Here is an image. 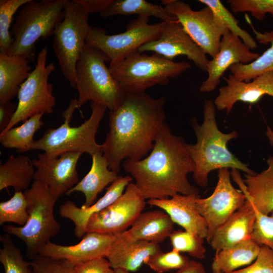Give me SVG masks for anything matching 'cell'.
<instances>
[{
	"label": "cell",
	"mask_w": 273,
	"mask_h": 273,
	"mask_svg": "<svg viewBox=\"0 0 273 273\" xmlns=\"http://www.w3.org/2000/svg\"><path fill=\"white\" fill-rule=\"evenodd\" d=\"M91 157L92 162L89 171L66 194L69 195L75 192L82 193L85 200L82 206L85 207L94 203L98 194L118 176L117 173L109 168L102 152H97Z\"/></svg>",
	"instance_id": "26"
},
{
	"label": "cell",
	"mask_w": 273,
	"mask_h": 273,
	"mask_svg": "<svg viewBox=\"0 0 273 273\" xmlns=\"http://www.w3.org/2000/svg\"><path fill=\"white\" fill-rule=\"evenodd\" d=\"M65 0H29L19 10L10 30L14 41L9 54L30 61L35 59V43L52 35L64 19Z\"/></svg>",
	"instance_id": "5"
},
{
	"label": "cell",
	"mask_w": 273,
	"mask_h": 273,
	"mask_svg": "<svg viewBox=\"0 0 273 273\" xmlns=\"http://www.w3.org/2000/svg\"><path fill=\"white\" fill-rule=\"evenodd\" d=\"M266 135L269 140L270 144L273 146V130L269 127L267 128Z\"/></svg>",
	"instance_id": "47"
},
{
	"label": "cell",
	"mask_w": 273,
	"mask_h": 273,
	"mask_svg": "<svg viewBox=\"0 0 273 273\" xmlns=\"http://www.w3.org/2000/svg\"><path fill=\"white\" fill-rule=\"evenodd\" d=\"M149 22V18L138 16L128 23L124 32L112 35L104 29L90 26L85 44L106 54L110 59L109 66L114 65L160 36L165 22L151 24Z\"/></svg>",
	"instance_id": "10"
},
{
	"label": "cell",
	"mask_w": 273,
	"mask_h": 273,
	"mask_svg": "<svg viewBox=\"0 0 273 273\" xmlns=\"http://www.w3.org/2000/svg\"><path fill=\"white\" fill-rule=\"evenodd\" d=\"M48 53L47 46L39 52L34 69L20 88L16 111L4 131L34 115L53 112L56 100L53 94V85L48 79L56 67L53 62L47 64Z\"/></svg>",
	"instance_id": "11"
},
{
	"label": "cell",
	"mask_w": 273,
	"mask_h": 273,
	"mask_svg": "<svg viewBox=\"0 0 273 273\" xmlns=\"http://www.w3.org/2000/svg\"><path fill=\"white\" fill-rule=\"evenodd\" d=\"M114 235L87 232L78 243L70 246L61 245L50 241L41 248L39 255L66 259L74 264L106 257Z\"/></svg>",
	"instance_id": "19"
},
{
	"label": "cell",
	"mask_w": 273,
	"mask_h": 273,
	"mask_svg": "<svg viewBox=\"0 0 273 273\" xmlns=\"http://www.w3.org/2000/svg\"><path fill=\"white\" fill-rule=\"evenodd\" d=\"M31 267L34 273H75L73 262L40 255L31 262Z\"/></svg>",
	"instance_id": "40"
},
{
	"label": "cell",
	"mask_w": 273,
	"mask_h": 273,
	"mask_svg": "<svg viewBox=\"0 0 273 273\" xmlns=\"http://www.w3.org/2000/svg\"><path fill=\"white\" fill-rule=\"evenodd\" d=\"M228 273H273V250L266 245H261L253 263Z\"/></svg>",
	"instance_id": "42"
},
{
	"label": "cell",
	"mask_w": 273,
	"mask_h": 273,
	"mask_svg": "<svg viewBox=\"0 0 273 273\" xmlns=\"http://www.w3.org/2000/svg\"><path fill=\"white\" fill-rule=\"evenodd\" d=\"M254 210L256 218L252 239L259 245H266L273 250V211L268 215Z\"/></svg>",
	"instance_id": "41"
},
{
	"label": "cell",
	"mask_w": 273,
	"mask_h": 273,
	"mask_svg": "<svg viewBox=\"0 0 273 273\" xmlns=\"http://www.w3.org/2000/svg\"><path fill=\"white\" fill-rule=\"evenodd\" d=\"M268 168L259 173L245 174L242 179L237 169L231 175L246 199L259 212L268 215L273 211V156L267 160Z\"/></svg>",
	"instance_id": "24"
},
{
	"label": "cell",
	"mask_w": 273,
	"mask_h": 273,
	"mask_svg": "<svg viewBox=\"0 0 273 273\" xmlns=\"http://www.w3.org/2000/svg\"><path fill=\"white\" fill-rule=\"evenodd\" d=\"M191 67L186 61L174 62L154 53L147 55L136 51L122 61L109 66L110 72L123 90L144 93L155 85H165Z\"/></svg>",
	"instance_id": "8"
},
{
	"label": "cell",
	"mask_w": 273,
	"mask_h": 273,
	"mask_svg": "<svg viewBox=\"0 0 273 273\" xmlns=\"http://www.w3.org/2000/svg\"><path fill=\"white\" fill-rule=\"evenodd\" d=\"M29 217L28 202L22 191L15 192L8 200L0 203V225L13 222L24 225Z\"/></svg>",
	"instance_id": "36"
},
{
	"label": "cell",
	"mask_w": 273,
	"mask_h": 273,
	"mask_svg": "<svg viewBox=\"0 0 273 273\" xmlns=\"http://www.w3.org/2000/svg\"><path fill=\"white\" fill-rule=\"evenodd\" d=\"M246 21L251 26L256 39L260 43L270 44V46L254 61L247 64L232 65L230 71L239 80L249 82L256 77L266 72L273 71V30L263 33L257 31L245 15Z\"/></svg>",
	"instance_id": "28"
},
{
	"label": "cell",
	"mask_w": 273,
	"mask_h": 273,
	"mask_svg": "<svg viewBox=\"0 0 273 273\" xmlns=\"http://www.w3.org/2000/svg\"><path fill=\"white\" fill-rule=\"evenodd\" d=\"M165 102L163 96L126 93L121 104L109 111V130L102 145L110 169L118 174L123 160H140L152 150L165 123Z\"/></svg>",
	"instance_id": "1"
},
{
	"label": "cell",
	"mask_w": 273,
	"mask_h": 273,
	"mask_svg": "<svg viewBox=\"0 0 273 273\" xmlns=\"http://www.w3.org/2000/svg\"><path fill=\"white\" fill-rule=\"evenodd\" d=\"M32 160L27 155H11L0 165V190L13 187L15 192L28 189L35 173Z\"/></svg>",
	"instance_id": "30"
},
{
	"label": "cell",
	"mask_w": 273,
	"mask_h": 273,
	"mask_svg": "<svg viewBox=\"0 0 273 273\" xmlns=\"http://www.w3.org/2000/svg\"><path fill=\"white\" fill-rule=\"evenodd\" d=\"M189 258L181 253L172 249L167 252L161 251L150 257L145 264L157 273H163L171 270H178L186 266Z\"/></svg>",
	"instance_id": "38"
},
{
	"label": "cell",
	"mask_w": 273,
	"mask_h": 273,
	"mask_svg": "<svg viewBox=\"0 0 273 273\" xmlns=\"http://www.w3.org/2000/svg\"><path fill=\"white\" fill-rule=\"evenodd\" d=\"M255 218L254 208L246 199L244 204L217 229L209 243L217 252L252 239Z\"/></svg>",
	"instance_id": "23"
},
{
	"label": "cell",
	"mask_w": 273,
	"mask_h": 273,
	"mask_svg": "<svg viewBox=\"0 0 273 273\" xmlns=\"http://www.w3.org/2000/svg\"><path fill=\"white\" fill-rule=\"evenodd\" d=\"M114 273H129V271L122 268H116L113 269Z\"/></svg>",
	"instance_id": "48"
},
{
	"label": "cell",
	"mask_w": 273,
	"mask_h": 273,
	"mask_svg": "<svg viewBox=\"0 0 273 273\" xmlns=\"http://www.w3.org/2000/svg\"><path fill=\"white\" fill-rule=\"evenodd\" d=\"M90 107L89 118L79 126L72 127L70 123L75 110L78 109L77 99H72L62 113L63 123L57 128L46 130L42 136L35 141L32 150H42L53 157L70 151L86 153L91 156L102 152V145L96 142V135L107 108L94 102H90Z\"/></svg>",
	"instance_id": "4"
},
{
	"label": "cell",
	"mask_w": 273,
	"mask_h": 273,
	"mask_svg": "<svg viewBox=\"0 0 273 273\" xmlns=\"http://www.w3.org/2000/svg\"><path fill=\"white\" fill-rule=\"evenodd\" d=\"M122 15H137L139 17H154L165 22H175V16L165 7L145 0H112L100 15L103 18Z\"/></svg>",
	"instance_id": "31"
},
{
	"label": "cell",
	"mask_w": 273,
	"mask_h": 273,
	"mask_svg": "<svg viewBox=\"0 0 273 273\" xmlns=\"http://www.w3.org/2000/svg\"><path fill=\"white\" fill-rule=\"evenodd\" d=\"M259 55L252 52L240 38L227 31L221 37L218 53L209 60L206 70L208 77L202 83L200 90L203 93L213 91L228 69L236 64H249Z\"/></svg>",
	"instance_id": "17"
},
{
	"label": "cell",
	"mask_w": 273,
	"mask_h": 273,
	"mask_svg": "<svg viewBox=\"0 0 273 273\" xmlns=\"http://www.w3.org/2000/svg\"><path fill=\"white\" fill-rule=\"evenodd\" d=\"M212 273H223L221 271L216 270H212Z\"/></svg>",
	"instance_id": "50"
},
{
	"label": "cell",
	"mask_w": 273,
	"mask_h": 273,
	"mask_svg": "<svg viewBox=\"0 0 273 273\" xmlns=\"http://www.w3.org/2000/svg\"><path fill=\"white\" fill-rule=\"evenodd\" d=\"M110 264L106 257H101L75 264V273H106Z\"/></svg>",
	"instance_id": "43"
},
{
	"label": "cell",
	"mask_w": 273,
	"mask_h": 273,
	"mask_svg": "<svg viewBox=\"0 0 273 273\" xmlns=\"http://www.w3.org/2000/svg\"><path fill=\"white\" fill-rule=\"evenodd\" d=\"M198 2L209 7L227 29L240 38L251 50L257 48V44L253 37L247 31L239 26V21L224 7L220 1L199 0Z\"/></svg>",
	"instance_id": "34"
},
{
	"label": "cell",
	"mask_w": 273,
	"mask_h": 273,
	"mask_svg": "<svg viewBox=\"0 0 273 273\" xmlns=\"http://www.w3.org/2000/svg\"><path fill=\"white\" fill-rule=\"evenodd\" d=\"M138 51L153 52L171 61L178 56H185L203 71H206L209 62L206 54L178 21L165 22L160 36L141 47Z\"/></svg>",
	"instance_id": "16"
},
{
	"label": "cell",
	"mask_w": 273,
	"mask_h": 273,
	"mask_svg": "<svg viewBox=\"0 0 273 273\" xmlns=\"http://www.w3.org/2000/svg\"><path fill=\"white\" fill-rule=\"evenodd\" d=\"M29 0L0 1V54L8 55L14 40L10 28L13 16Z\"/></svg>",
	"instance_id": "35"
},
{
	"label": "cell",
	"mask_w": 273,
	"mask_h": 273,
	"mask_svg": "<svg viewBox=\"0 0 273 273\" xmlns=\"http://www.w3.org/2000/svg\"><path fill=\"white\" fill-rule=\"evenodd\" d=\"M23 193L28 202L29 217L26 223L18 226L5 225L3 230L22 240L25 245L26 255L33 259L60 230V223L54 214L57 200L48 186L40 180H34Z\"/></svg>",
	"instance_id": "6"
},
{
	"label": "cell",
	"mask_w": 273,
	"mask_h": 273,
	"mask_svg": "<svg viewBox=\"0 0 273 273\" xmlns=\"http://www.w3.org/2000/svg\"><path fill=\"white\" fill-rule=\"evenodd\" d=\"M80 4L89 14L99 13L105 10L112 3V0H75Z\"/></svg>",
	"instance_id": "45"
},
{
	"label": "cell",
	"mask_w": 273,
	"mask_h": 273,
	"mask_svg": "<svg viewBox=\"0 0 273 273\" xmlns=\"http://www.w3.org/2000/svg\"><path fill=\"white\" fill-rule=\"evenodd\" d=\"M215 108L214 102L205 100L202 125L198 123L196 118H192L190 121L197 142L194 145L188 144V148L195 165L194 180L202 187L207 186L208 174L213 170L232 168L243 171L249 175L256 173L228 149V142L237 138L238 133L233 131L225 133L218 129Z\"/></svg>",
	"instance_id": "3"
},
{
	"label": "cell",
	"mask_w": 273,
	"mask_h": 273,
	"mask_svg": "<svg viewBox=\"0 0 273 273\" xmlns=\"http://www.w3.org/2000/svg\"><path fill=\"white\" fill-rule=\"evenodd\" d=\"M145 200L135 184L130 183L116 201L90 217L86 233L114 235L126 231L142 212Z\"/></svg>",
	"instance_id": "13"
},
{
	"label": "cell",
	"mask_w": 273,
	"mask_h": 273,
	"mask_svg": "<svg viewBox=\"0 0 273 273\" xmlns=\"http://www.w3.org/2000/svg\"><path fill=\"white\" fill-rule=\"evenodd\" d=\"M188 145L164 123L147 157L124 161L123 169L134 179L146 200L168 199L178 194L199 195L187 178L195 168Z\"/></svg>",
	"instance_id": "2"
},
{
	"label": "cell",
	"mask_w": 273,
	"mask_h": 273,
	"mask_svg": "<svg viewBox=\"0 0 273 273\" xmlns=\"http://www.w3.org/2000/svg\"><path fill=\"white\" fill-rule=\"evenodd\" d=\"M108 57L102 51L84 45L77 60L75 88L78 108L88 101L105 106L110 111L118 107L126 95L113 77L106 62Z\"/></svg>",
	"instance_id": "7"
},
{
	"label": "cell",
	"mask_w": 273,
	"mask_h": 273,
	"mask_svg": "<svg viewBox=\"0 0 273 273\" xmlns=\"http://www.w3.org/2000/svg\"><path fill=\"white\" fill-rule=\"evenodd\" d=\"M132 180V177L129 175H118L117 179L107 188L104 195L92 205L87 207H78L73 201L67 200L60 205L59 214L62 217L73 222L75 236L77 238H82L86 233V226L90 217L116 201L123 194Z\"/></svg>",
	"instance_id": "21"
},
{
	"label": "cell",
	"mask_w": 273,
	"mask_h": 273,
	"mask_svg": "<svg viewBox=\"0 0 273 273\" xmlns=\"http://www.w3.org/2000/svg\"><path fill=\"white\" fill-rule=\"evenodd\" d=\"M17 108V105L11 102L0 104V133L7 127Z\"/></svg>",
	"instance_id": "44"
},
{
	"label": "cell",
	"mask_w": 273,
	"mask_h": 273,
	"mask_svg": "<svg viewBox=\"0 0 273 273\" xmlns=\"http://www.w3.org/2000/svg\"><path fill=\"white\" fill-rule=\"evenodd\" d=\"M106 273H114V270L110 268Z\"/></svg>",
	"instance_id": "49"
},
{
	"label": "cell",
	"mask_w": 273,
	"mask_h": 273,
	"mask_svg": "<svg viewBox=\"0 0 273 273\" xmlns=\"http://www.w3.org/2000/svg\"><path fill=\"white\" fill-rule=\"evenodd\" d=\"M82 154L70 151L58 157L51 156L44 152L39 154L32 160L36 168L33 180L44 183L57 200L79 181L76 166Z\"/></svg>",
	"instance_id": "15"
},
{
	"label": "cell",
	"mask_w": 273,
	"mask_h": 273,
	"mask_svg": "<svg viewBox=\"0 0 273 273\" xmlns=\"http://www.w3.org/2000/svg\"><path fill=\"white\" fill-rule=\"evenodd\" d=\"M234 13L249 12L256 20L263 21L267 14L273 16V0H228Z\"/></svg>",
	"instance_id": "39"
},
{
	"label": "cell",
	"mask_w": 273,
	"mask_h": 273,
	"mask_svg": "<svg viewBox=\"0 0 273 273\" xmlns=\"http://www.w3.org/2000/svg\"><path fill=\"white\" fill-rule=\"evenodd\" d=\"M176 273H207L204 265L195 260H190L184 267L177 270Z\"/></svg>",
	"instance_id": "46"
},
{
	"label": "cell",
	"mask_w": 273,
	"mask_h": 273,
	"mask_svg": "<svg viewBox=\"0 0 273 273\" xmlns=\"http://www.w3.org/2000/svg\"><path fill=\"white\" fill-rule=\"evenodd\" d=\"M226 84L219 89L214 103L219 110L229 114L239 101L253 104L264 96L273 97V71L263 73L249 82L239 80L232 74L223 77Z\"/></svg>",
	"instance_id": "18"
},
{
	"label": "cell",
	"mask_w": 273,
	"mask_h": 273,
	"mask_svg": "<svg viewBox=\"0 0 273 273\" xmlns=\"http://www.w3.org/2000/svg\"><path fill=\"white\" fill-rule=\"evenodd\" d=\"M3 247L0 249V262L5 273H34L30 269L31 262L26 261L11 235L5 234L0 237Z\"/></svg>",
	"instance_id": "33"
},
{
	"label": "cell",
	"mask_w": 273,
	"mask_h": 273,
	"mask_svg": "<svg viewBox=\"0 0 273 273\" xmlns=\"http://www.w3.org/2000/svg\"><path fill=\"white\" fill-rule=\"evenodd\" d=\"M161 4L173 14L192 40L212 58L218 52L222 35L228 30L209 7L195 11L180 0H163Z\"/></svg>",
	"instance_id": "12"
},
{
	"label": "cell",
	"mask_w": 273,
	"mask_h": 273,
	"mask_svg": "<svg viewBox=\"0 0 273 273\" xmlns=\"http://www.w3.org/2000/svg\"><path fill=\"white\" fill-rule=\"evenodd\" d=\"M228 168L218 170V181L211 196L198 197L197 209L206 221L208 227L206 238L209 243L217 229L245 203L246 197L241 190L232 185Z\"/></svg>",
	"instance_id": "14"
},
{
	"label": "cell",
	"mask_w": 273,
	"mask_h": 273,
	"mask_svg": "<svg viewBox=\"0 0 273 273\" xmlns=\"http://www.w3.org/2000/svg\"><path fill=\"white\" fill-rule=\"evenodd\" d=\"M64 13L54 30L53 47L63 75L75 87L76 65L90 26L88 14L75 0H65Z\"/></svg>",
	"instance_id": "9"
},
{
	"label": "cell",
	"mask_w": 273,
	"mask_h": 273,
	"mask_svg": "<svg viewBox=\"0 0 273 273\" xmlns=\"http://www.w3.org/2000/svg\"><path fill=\"white\" fill-rule=\"evenodd\" d=\"M260 245L252 239L216 252L212 263V269L228 273L250 264L256 259Z\"/></svg>",
	"instance_id": "29"
},
{
	"label": "cell",
	"mask_w": 273,
	"mask_h": 273,
	"mask_svg": "<svg viewBox=\"0 0 273 273\" xmlns=\"http://www.w3.org/2000/svg\"><path fill=\"white\" fill-rule=\"evenodd\" d=\"M29 62L23 56L0 54V104L10 102L18 96L32 71Z\"/></svg>",
	"instance_id": "27"
},
{
	"label": "cell",
	"mask_w": 273,
	"mask_h": 273,
	"mask_svg": "<svg viewBox=\"0 0 273 273\" xmlns=\"http://www.w3.org/2000/svg\"><path fill=\"white\" fill-rule=\"evenodd\" d=\"M43 114L34 115L19 126L12 127L0 133L1 145L6 148L15 149L18 152L32 150L35 141V133L43 125L41 120Z\"/></svg>",
	"instance_id": "32"
},
{
	"label": "cell",
	"mask_w": 273,
	"mask_h": 273,
	"mask_svg": "<svg viewBox=\"0 0 273 273\" xmlns=\"http://www.w3.org/2000/svg\"><path fill=\"white\" fill-rule=\"evenodd\" d=\"M199 195L176 194L165 199H150L148 204L164 211L173 223H177L185 230L206 239L207 224L198 211L196 202Z\"/></svg>",
	"instance_id": "20"
},
{
	"label": "cell",
	"mask_w": 273,
	"mask_h": 273,
	"mask_svg": "<svg viewBox=\"0 0 273 273\" xmlns=\"http://www.w3.org/2000/svg\"><path fill=\"white\" fill-rule=\"evenodd\" d=\"M161 251L157 243L145 241L119 243L113 238L106 258L113 269L122 268L129 272L135 271L150 257Z\"/></svg>",
	"instance_id": "25"
},
{
	"label": "cell",
	"mask_w": 273,
	"mask_h": 273,
	"mask_svg": "<svg viewBox=\"0 0 273 273\" xmlns=\"http://www.w3.org/2000/svg\"><path fill=\"white\" fill-rule=\"evenodd\" d=\"M173 223L162 210L142 212L129 230L114 235V240L119 243L145 241L159 244L169 238L173 231Z\"/></svg>",
	"instance_id": "22"
},
{
	"label": "cell",
	"mask_w": 273,
	"mask_h": 273,
	"mask_svg": "<svg viewBox=\"0 0 273 273\" xmlns=\"http://www.w3.org/2000/svg\"><path fill=\"white\" fill-rule=\"evenodd\" d=\"M172 249L180 253L186 252L197 259L205 257L206 248L204 239L199 235L187 231L173 230L170 235Z\"/></svg>",
	"instance_id": "37"
}]
</instances>
